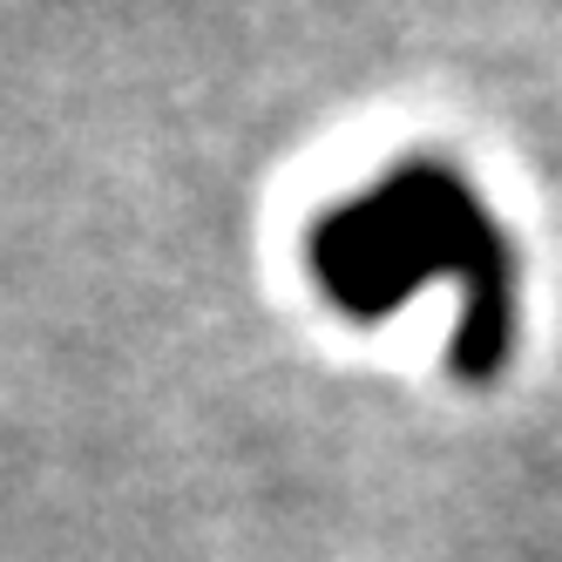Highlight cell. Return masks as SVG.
<instances>
[{
	"mask_svg": "<svg viewBox=\"0 0 562 562\" xmlns=\"http://www.w3.org/2000/svg\"><path fill=\"white\" fill-rule=\"evenodd\" d=\"M312 265L346 312L380 318L400 292H414L420 278L448 271L468 285V346L461 359L474 373L495 367L502 352V251L495 231L481 224L474 196L448 170H400L386 177L367 204H346L318 224Z\"/></svg>",
	"mask_w": 562,
	"mask_h": 562,
	"instance_id": "obj_1",
	"label": "cell"
}]
</instances>
